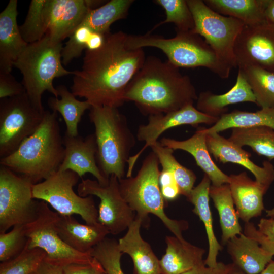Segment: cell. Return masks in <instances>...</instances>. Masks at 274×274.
<instances>
[{"instance_id": "obj_1", "label": "cell", "mask_w": 274, "mask_h": 274, "mask_svg": "<svg viewBox=\"0 0 274 274\" xmlns=\"http://www.w3.org/2000/svg\"><path fill=\"white\" fill-rule=\"evenodd\" d=\"M128 34L122 31L107 33L102 46L85 50L80 70L72 71L71 92L93 106L118 108L124 103L126 89L143 65V48H132Z\"/></svg>"}, {"instance_id": "obj_2", "label": "cell", "mask_w": 274, "mask_h": 274, "mask_svg": "<svg viewBox=\"0 0 274 274\" xmlns=\"http://www.w3.org/2000/svg\"><path fill=\"white\" fill-rule=\"evenodd\" d=\"M198 96L190 77L168 60L149 56L128 84L125 101H133L148 116L193 104Z\"/></svg>"}, {"instance_id": "obj_3", "label": "cell", "mask_w": 274, "mask_h": 274, "mask_svg": "<svg viewBox=\"0 0 274 274\" xmlns=\"http://www.w3.org/2000/svg\"><path fill=\"white\" fill-rule=\"evenodd\" d=\"M57 116L56 112L45 111L36 130L13 153L0 158V165L26 178L33 184L57 172L65 155Z\"/></svg>"}, {"instance_id": "obj_4", "label": "cell", "mask_w": 274, "mask_h": 274, "mask_svg": "<svg viewBox=\"0 0 274 274\" xmlns=\"http://www.w3.org/2000/svg\"><path fill=\"white\" fill-rule=\"evenodd\" d=\"M89 116L95 128L98 167L107 178L113 175L118 180L124 178L130 151L135 144L125 116L118 108L107 106L91 107Z\"/></svg>"}, {"instance_id": "obj_5", "label": "cell", "mask_w": 274, "mask_h": 274, "mask_svg": "<svg viewBox=\"0 0 274 274\" xmlns=\"http://www.w3.org/2000/svg\"><path fill=\"white\" fill-rule=\"evenodd\" d=\"M62 43L52 41L46 34L39 41L28 44L13 64L22 74L23 84L33 105L42 112L45 111L42 96L48 91L55 97L58 92L53 85L55 78L72 74L63 67Z\"/></svg>"}, {"instance_id": "obj_6", "label": "cell", "mask_w": 274, "mask_h": 274, "mask_svg": "<svg viewBox=\"0 0 274 274\" xmlns=\"http://www.w3.org/2000/svg\"><path fill=\"white\" fill-rule=\"evenodd\" d=\"M176 31L172 38L149 31L144 35H129L128 44L132 48H158L168 61L179 68L203 67L222 79L229 77L232 68L219 59L202 37L192 31Z\"/></svg>"}, {"instance_id": "obj_7", "label": "cell", "mask_w": 274, "mask_h": 274, "mask_svg": "<svg viewBox=\"0 0 274 274\" xmlns=\"http://www.w3.org/2000/svg\"><path fill=\"white\" fill-rule=\"evenodd\" d=\"M159 160L153 152L143 160L134 177L119 180V188L123 198L143 223L149 214L157 217L165 227L180 239L184 238L182 232L188 227L184 220H173L165 213V200L159 183L160 173Z\"/></svg>"}, {"instance_id": "obj_8", "label": "cell", "mask_w": 274, "mask_h": 274, "mask_svg": "<svg viewBox=\"0 0 274 274\" xmlns=\"http://www.w3.org/2000/svg\"><path fill=\"white\" fill-rule=\"evenodd\" d=\"M79 178L73 171L57 170L47 179L33 184V197L49 204L60 215H78L86 224H96L99 223L98 209L92 196L82 197L73 189Z\"/></svg>"}, {"instance_id": "obj_9", "label": "cell", "mask_w": 274, "mask_h": 274, "mask_svg": "<svg viewBox=\"0 0 274 274\" xmlns=\"http://www.w3.org/2000/svg\"><path fill=\"white\" fill-rule=\"evenodd\" d=\"M187 2L195 23L192 31L204 39L223 63L232 69L236 68L234 47L245 24L235 18L215 12L203 1Z\"/></svg>"}, {"instance_id": "obj_10", "label": "cell", "mask_w": 274, "mask_h": 274, "mask_svg": "<svg viewBox=\"0 0 274 274\" xmlns=\"http://www.w3.org/2000/svg\"><path fill=\"white\" fill-rule=\"evenodd\" d=\"M33 185L29 179L0 165V233L36 219L40 201L33 197Z\"/></svg>"}, {"instance_id": "obj_11", "label": "cell", "mask_w": 274, "mask_h": 274, "mask_svg": "<svg viewBox=\"0 0 274 274\" xmlns=\"http://www.w3.org/2000/svg\"><path fill=\"white\" fill-rule=\"evenodd\" d=\"M57 216L48 203L40 201L37 217L25 225L28 247L43 250L46 253V260L63 267L71 264L93 262L94 258L90 254L74 250L61 238L56 228Z\"/></svg>"}, {"instance_id": "obj_12", "label": "cell", "mask_w": 274, "mask_h": 274, "mask_svg": "<svg viewBox=\"0 0 274 274\" xmlns=\"http://www.w3.org/2000/svg\"><path fill=\"white\" fill-rule=\"evenodd\" d=\"M45 111L41 112L33 105L26 92L1 99L0 158L13 153L36 130Z\"/></svg>"}, {"instance_id": "obj_13", "label": "cell", "mask_w": 274, "mask_h": 274, "mask_svg": "<svg viewBox=\"0 0 274 274\" xmlns=\"http://www.w3.org/2000/svg\"><path fill=\"white\" fill-rule=\"evenodd\" d=\"M77 192L82 197L94 195L99 199L98 221L111 234L117 235L127 229L135 219V213L122 196L119 180L115 175L104 185L97 180L82 179Z\"/></svg>"}, {"instance_id": "obj_14", "label": "cell", "mask_w": 274, "mask_h": 274, "mask_svg": "<svg viewBox=\"0 0 274 274\" xmlns=\"http://www.w3.org/2000/svg\"><path fill=\"white\" fill-rule=\"evenodd\" d=\"M237 67L256 66L274 72V25H245L234 45Z\"/></svg>"}, {"instance_id": "obj_15", "label": "cell", "mask_w": 274, "mask_h": 274, "mask_svg": "<svg viewBox=\"0 0 274 274\" xmlns=\"http://www.w3.org/2000/svg\"><path fill=\"white\" fill-rule=\"evenodd\" d=\"M219 118L200 112L193 104L188 105L167 113L149 116L148 123L139 126L136 135L139 141L145 142V145L137 154L132 157H130L126 177L131 176L134 164L141 153L147 147L157 142L158 138L166 130L183 125L193 126L200 124L214 125Z\"/></svg>"}, {"instance_id": "obj_16", "label": "cell", "mask_w": 274, "mask_h": 274, "mask_svg": "<svg viewBox=\"0 0 274 274\" xmlns=\"http://www.w3.org/2000/svg\"><path fill=\"white\" fill-rule=\"evenodd\" d=\"M95 0H46L43 17L46 33L51 40L61 43L83 21L88 12L103 3Z\"/></svg>"}, {"instance_id": "obj_17", "label": "cell", "mask_w": 274, "mask_h": 274, "mask_svg": "<svg viewBox=\"0 0 274 274\" xmlns=\"http://www.w3.org/2000/svg\"><path fill=\"white\" fill-rule=\"evenodd\" d=\"M65 148L64 159L58 170H71L80 178L86 173L92 174L100 184H106L109 178L100 170L96 161L97 145L94 133L82 139L79 135L63 137Z\"/></svg>"}, {"instance_id": "obj_18", "label": "cell", "mask_w": 274, "mask_h": 274, "mask_svg": "<svg viewBox=\"0 0 274 274\" xmlns=\"http://www.w3.org/2000/svg\"><path fill=\"white\" fill-rule=\"evenodd\" d=\"M206 143L210 154L217 160L244 166L253 174L255 181L268 188L273 181L274 166L269 161H264L262 166L257 165L250 159L249 152L218 133L206 134Z\"/></svg>"}, {"instance_id": "obj_19", "label": "cell", "mask_w": 274, "mask_h": 274, "mask_svg": "<svg viewBox=\"0 0 274 274\" xmlns=\"http://www.w3.org/2000/svg\"><path fill=\"white\" fill-rule=\"evenodd\" d=\"M229 185L238 216L245 223L260 216L264 209L263 196L268 189L243 172L229 176Z\"/></svg>"}, {"instance_id": "obj_20", "label": "cell", "mask_w": 274, "mask_h": 274, "mask_svg": "<svg viewBox=\"0 0 274 274\" xmlns=\"http://www.w3.org/2000/svg\"><path fill=\"white\" fill-rule=\"evenodd\" d=\"M17 1L10 0L0 14V73H11L27 44L17 23Z\"/></svg>"}, {"instance_id": "obj_21", "label": "cell", "mask_w": 274, "mask_h": 274, "mask_svg": "<svg viewBox=\"0 0 274 274\" xmlns=\"http://www.w3.org/2000/svg\"><path fill=\"white\" fill-rule=\"evenodd\" d=\"M143 224L142 219L136 215L125 234L118 241L119 248L122 253L131 257L133 274H162L160 260L141 235Z\"/></svg>"}, {"instance_id": "obj_22", "label": "cell", "mask_w": 274, "mask_h": 274, "mask_svg": "<svg viewBox=\"0 0 274 274\" xmlns=\"http://www.w3.org/2000/svg\"><path fill=\"white\" fill-rule=\"evenodd\" d=\"M56 228L61 238L69 247L83 253L90 254L92 249L110 234L100 223L82 224L73 216L58 214Z\"/></svg>"}, {"instance_id": "obj_23", "label": "cell", "mask_w": 274, "mask_h": 274, "mask_svg": "<svg viewBox=\"0 0 274 274\" xmlns=\"http://www.w3.org/2000/svg\"><path fill=\"white\" fill-rule=\"evenodd\" d=\"M203 127H198L194 134L188 139L179 141L163 138L160 143L174 150L187 152L194 158L197 165L209 178L212 185L220 186L228 184L229 176L223 172L213 161L206 143V134Z\"/></svg>"}, {"instance_id": "obj_24", "label": "cell", "mask_w": 274, "mask_h": 274, "mask_svg": "<svg viewBox=\"0 0 274 274\" xmlns=\"http://www.w3.org/2000/svg\"><path fill=\"white\" fill-rule=\"evenodd\" d=\"M226 246L232 263L245 274L260 273L273 256L257 241L242 233L229 240Z\"/></svg>"}, {"instance_id": "obj_25", "label": "cell", "mask_w": 274, "mask_h": 274, "mask_svg": "<svg viewBox=\"0 0 274 274\" xmlns=\"http://www.w3.org/2000/svg\"><path fill=\"white\" fill-rule=\"evenodd\" d=\"M165 242V253L159 261L162 274H183L205 264L204 249L175 236H166Z\"/></svg>"}, {"instance_id": "obj_26", "label": "cell", "mask_w": 274, "mask_h": 274, "mask_svg": "<svg viewBox=\"0 0 274 274\" xmlns=\"http://www.w3.org/2000/svg\"><path fill=\"white\" fill-rule=\"evenodd\" d=\"M196 109L208 115L220 117L227 113V106L243 102L256 104L250 86L239 70L234 85L227 92L215 94L209 91L201 92L196 100Z\"/></svg>"}, {"instance_id": "obj_27", "label": "cell", "mask_w": 274, "mask_h": 274, "mask_svg": "<svg viewBox=\"0 0 274 274\" xmlns=\"http://www.w3.org/2000/svg\"><path fill=\"white\" fill-rule=\"evenodd\" d=\"M211 183L208 176L204 174L200 182L193 188L187 199L193 205V213L203 222L205 227L209 250L204 263L208 267H214L218 264L217 257L222 246L218 241L213 227V218L209 205Z\"/></svg>"}, {"instance_id": "obj_28", "label": "cell", "mask_w": 274, "mask_h": 274, "mask_svg": "<svg viewBox=\"0 0 274 274\" xmlns=\"http://www.w3.org/2000/svg\"><path fill=\"white\" fill-rule=\"evenodd\" d=\"M209 195L219 214L221 244L225 245L231 238L241 234L242 231L229 184L218 186L211 184Z\"/></svg>"}, {"instance_id": "obj_29", "label": "cell", "mask_w": 274, "mask_h": 274, "mask_svg": "<svg viewBox=\"0 0 274 274\" xmlns=\"http://www.w3.org/2000/svg\"><path fill=\"white\" fill-rule=\"evenodd\" d=\"M268 0H205L204 3L220 14L235 18L245 25L266 21L264 11Z\"/></svg>"}, {"instance_id": "obj_30", "label": "cell", "mask_w": 274, "mask_h": 274, "mask_svg": "<svg viewBox=\"0 0 274 274\" xmlns=\"http://www.w3.org/2000/svg\"><path fill=\"white\" fill-rule=\"evenodd\" d=\"M266 126L274 130V108H261L254 112L234 110L220 116L209 128L204 127L206 134L219 133L234 128Z\"/></svg>"}, {"instance_id": "obj_31", "label": "cell", "mask_w": 274, "mask_h": 274, "mask_svg": "<svg viewBox=\"0 0 274 274\" xmlns=\"http://www.w3.org/2000/svg\"><path fill=\"white\" fill-rule=\"evenodd\" d=\"M56 88L60 99L50 97L48 106L53 111L59 112L62 116L66 125L65 133L72 136H78V125L85 111L90 109L91 105L87 100H78L64 85L58 86Z\"/></svg>"}, {"instance_id": "obj_32", "label": "cell", "mask_w": 274, "mask_h": 274, "mask_svg": "<svg viewBox=\"0 0 274 274\" xmlns=\"http://www.w3.org/2000/svg\"><path fill=\"white\" fill-rule=\"evenodd\" d=\"M134 2L132 0H111L90 10L81 24L88 26L94 32L105 35L115 21L124 19Z\"/></svg>"}, {"instance_id": "obj_33", "label": "cell", "mask_w": 274, "mask_h": 274, "mask_svg": "<svg viewBox=\"0 0 274 274\" xmlns=\"http://www.w3.org/2000/svg\"><path fill=\"white\" fill-rule=\"evenodd\" d=\"M228 139L236 145L250 147L259 155L274 159V130L266 126L234 128Z\"/></svg>"}, {"instance_id": "obj_34", "label": "cell", "mask_w": 274, "mask_h": 274, "mask_svg": "<svg viewBox=\"0 0 274 274\" xmlns=\"http://www.w3.org/2000/svg\"><path fill=\"white\" fill-rule=\"evenodd\" d=\"M157 157L162 169L169 171L174 176L180 194L186 198L194 188L196 179L194 173L181 165L173 155L174 150L157 141L150 147Z\"/></svg>"}, {"instance_id": "obj_35", "label": "cell", "mask_w": 274, "mask_h": 274, "mask_svg": "<svg viewBox=\"0 0 274 274\" xmlns=\"http://www.w3.org/2000/svg\"><path fill=\"white\" fill-rule=\"evenodd\" d=\"M261 108H274V72L256 66L238 68Z\"/></svg>"}, {"instance_id": "obj_36", "label": "cell", "mask_w": 274, "mask_h": 274, "mask_svg": "<svg viewBox=\"0 0 274 274\" xmlns=\"http://www.w3.org/2000/svg\"><path fill=\"white\" fill-rule=\"evenodd\" d=\"M154 3L162 7L166 14V19L160 22L149 31L166 23H173L176 31H192L195 23L192 13L189 7L187 0H155Z\"/></svg>"}, {"instance_id": "obj_37", "label": "cell", "mask_w": 274, "mask_h": 274, "mask_svg": "<svg viewBox=\"0 0 274 274\" xmlns=\"http://www.w3.org/2000/svg\"><path fill=\"white\" fill-rule=\"evenodd\" d=\"M46 252L39 248L25 249L17 256L1 262L0 274H30L44 260Z\"/></svg>"}, {"instance_id": "obj_38", "label": "cell", "mask_w": 274, "mask_h": 274, "mask_svg": "<svg viewBox=\"0 0 274 274\" xmlns=\"http://www.w3.org/2000/svg\"><path fill=\"white\" fill-rule=\"evenodd\" d=\"M120 251L118 242L106 237L90 252L91 255L101 265L106 274H124L121 266Z\"/></svg>"}, {"instance_id": "obj_39", "label": "cell", "mask_w": 274, "mask_h": 274, "mask_svg": "<svg viewBox=\"0 0 274 274\" xmlns=\"http://www.w3.org/2000/svg\"><path fill=\"white\" fill-rule=\"evenodd\" d=\"M46 0H32L23 24L19 26L23 40L30 44L42 39L46 33L43 10Z\"/></svg>"}, {"instance_id": "obj_40", "label": "cell", "mask_w": 274, "mask_h": 274, "mask_svg": "<svg viewBox=\"0 0 274 274\" xmlns=\"http://www.w3.org/2000/svg\"><path fill=\"white\" fill-rule=\"evenodd\" d=\"M28 241L25 225H16L10 231L0 233L1 262L19 255L28 245Z\"/></svg>"}, {"instance_id": "obj_41", "label": "cell", "mask_w": 274, "mask_h": 274, "mask_svg": "<svg viewBox=\"0 0 274 274\" xmlns=\"http://www.w3.org/2000/svg\"><path fill=\"white\" fill-rule=\"evenodd\" d=\"M93 32L85 25L80 24L76 28L62 50V62L64 65H66L74 58L80 56L83 50H86V45Z\"/></svg>"}, {"instance_id": "obj_42", "label": "cell", "mask_w": 274, "mask_h": 274, "mask_svg": "<svg viewBox=\"0 0 274 274\" xmlns=\"http://www.w3.org/2000/svg\"><path fill=\"white\" fill-rule=\"evenodd\" d=\"M22 83L18 82L11 73H0V98L12 97L25 93Z\"/></svg>"}, {"instance_id": "obj_43", "label": "cell", "mask_w": 274, "mask_h": 274, "mask_svg": "<svg viewBox=\"0 0 274 274\" xmlns=\"http://www.w3.org/2000/svg\"><path fill=\"white\" fill-rule=\"evenodd\" d=\"M63 274H106L100 264L94 258L89 264H71L63 267Z\"/></svg>"}, {"instance_id": "obj_44", "label": "cell", "mask_w": 274, "mask_h": 274, "mask_svg": "<svg viewBox=\"0 0 274 274\" xmlns=\"http://www.w3.org/2000/svg\"><path fill=\"white\" fill-rule=\"evenodd\" d=\"M243 233L257 241L264 249L274 256V243L261 234L252 222L245 223Z\"/></svg>"}, {"instance_id": "obj_45", "label": "cell", "mask_w": 274, "mask_h": 274, "mask_svg": "<svg viewBox=\"0 0 274 274\" xmlns=\"http://www.w3.org/2000/svg\"><path fill=\"white\" fill-rule=\"evenodd\" d=\"M235 268L233 263L228 264L218 262L214 267H208L202 264L183 273V274H232Z\"/></svg>"}, {"instance_id": "obj_46", "label": "cell", "mask_w": 274, "mask_h": 274, "mask_svg": "<svg viewBox=\"0 0 274 274\" xmlns=\"http://www.w3.org/2000/svg\"><path fill=\"white\" fill-rule=\"evenodd\" d=\"M30 274H63V267L45 259Z\"/></svg>"}, {"instance_id": "obj_47", "label": "cell", "mask_w": 274, "mask_h": 274, "mask_svg": "<svg viewBox=\"0 0 274 274\" xmlns=\"http://www.w3.org/2000/svg\"><path fill=\"white\" fill-rule=\"evenodd\" d=\"M258 231L274 243V218H262L258 224Z\"/></svg>"}, {"instance_id": "obj_48", "label": "cell", "mask_w": 274, "mask_h": 274, "mask_svg": "<svg viewBox=\"0 0 274 274\" xmlns=\"http://www.w3.org/2000/svg\"><path fill=\"white\" fill-rule=\"evenodd\" d=\"M105 36L100 33L93 32L86 45V50H95L100 48L104 43Z\"/></svg>"}, {"instance_id": "obj_49", "label": "cell", "mask_w": 274, "mask_h": 274, "mask_svg": "<svg viewBox=\"0 0 274 274\" xmlns=\"http://www.w3.org/2000/svg\"><path fill=\"white\" fill-rule=\"evenodd\" d=\"M264 15L267 22L274 25V0H268Z\"/></svg>"}, {"instance_id": "obj_50", "label": "cell", "mask_w": 274, "mask_h": 274, "mask_svg": "<svg viewBox=\"0 0 274 274\" xmlns=\"http://www.w3.org/2000/svg\"><path fill=\"white\" fill-rule=\"evenodd\" d=\"M260 274H274V261L271 260Z\"/></svg>"}, {"instance_id": "obj_51", "label": "cell", "mask_w": 274, "mask_h": 274, "mask_svg": "<svg viewBox=\"0 0 274 274\" xmlns=\"http://www.w3.org/2000/svg\"><path fill=\"white\" fill-rule=\"evenodd\" d=\"M266 216L274 218V208L272 209L266 211Z\"/></svg>"}, {"instance_id": "obj_52", "label": "cell", "mask_w": 274, "mask_h": 274, "mask_svg": "<svg viewBox=\"0 0 274 274\" xmlns=\"http://www.w3.org/2000/svg\"><path fill=\"white\" fill-rule=\"evenodd\" d=\"M235 266V265H234ZM232 274H245L243 271L238 269L235 266Z\"/></svg>"}]
</instances>
